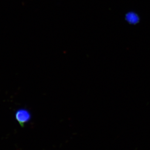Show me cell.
<instances>
[{"label": "cell", "mask_w": 150, "mask_h": 150, "mask_svg": "<svg viewBox=\"0 0 150 150\" xmlns=\"http://www.w3.org/2000/svg\"><path fill=\"white\" fill-rule=\"evenodd\" d=\"M16 119L21 126L29 122L31 119V114L29 111L25 109H21L16 113Z\"/></svg>", "instance_id": "cell-1"}]
</instances>
